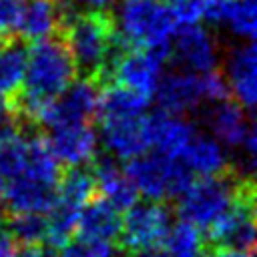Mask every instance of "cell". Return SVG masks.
Here are the masks:
<instances>
[{
	"instance_id": "8fae6325",
	"label": "cell",
	"mask_w": 257,
	"mask_h": 257,
	"mask_svg": "<svg viewBox=\"0 0 257 257\" xmlns=\"http://www.w3.org/2000/svg\"><path fill=\"white\" fill-rule=\"evenodd\" d=\"M201 120L209 128L211 137H215L229 151H237L249 131L255 128L251 112L231 96L209 102V106L201 112Z\"/></svg>"
},
{
	"instance_id": "8d00e7d4",
	"label": "cell",
	"mask_w": 257,
	"mask_h": 257,
	"mask_svg": "<svg viewBox=\"0 0 257 257\" xmlns=\"http://www.w3.org/2000/svg\"><path fill=\"white\" fill-rule=\"evenodd\" d=\"M86 2H88L90 6H94V8H100V10H102V8H104V6H108L112 0H86Z\"/></svg>"
},
{
	"instance_id": "7c38bea8",
	"label": "cell",
	"mask_w": 257,
	"mask_h": 257,
	"mask_svg": "<svg viewBox=\"0 0 257 257\" xmlns=\"http://www.w3.org/2000/svg\"><path fill=\"white\" fill-rule=\"evenodd\" d=\"M46 143L60 163V167L88 165L90 159L98 153V135L94 122H78L54 126L44 133Z\"/></svg>"
},
{
	"instance_id": "74e56055",
	"label": "cell",
	"mask_w": 257,
	"mask_h": 257,
	"mask_svg": "<svg viewBox=\"0 0 257 257\" xmlns=\"http://www.w3.org/2000/svg\"><path fill=\"white\" fill-rule=\"evenodd\" d=\"M2 42H4V38H0V44H2Z\"/></svg>"
},
{
	"instance_id": "603a6c76",
	"label": "cell",
	"mask_w": 257,
	"mask_h": 257,
	"mask_svg": "<svg viewBox=\"0 0 257 257\" xmlns=\"http://www.w3.org/2000/svg\"><path fill=\"white\" fill-rule=\"evenodd\" d=\"M26 68V48L22 42L8 38L0 44V96L14 98L22 90Z\"/></svg>"
},
{
	"instance_id": "484cf974",
	"label": "cell",
	"mask_w": 257,
	"mask_h": 257,
	"mask_svg": "<svg viewBox=\"0 0 257 257\" xmlns=\"http://www.w3.org/2000/svg\"><path fill=\"white\" fill-rule=\"evenodd\" d=\"M4 229L12 235L16 245H40L46 241L44 213H8Z\"/></svg>"
},
{
	"instance_id": "d590c367",
	"label": "cell",
	"mask_w": 257,
	"mask_h": 257,
	"mask_svg": "<svg viewBox=\"0 0 257 257\" xmlns=\"http://www.w3.org/2000/svg\"><path fill=\"white\" fill-rule=\"evenodd\" d=\"M8 207H6V203H4V199H2V195H0V227H4V221H6V217H8Z\"/></svg>"
},
{
	"instance_id": "7402d4cb",
	"label": "cell",
	"mask_w": 257,
	"mask_h": 257,
	"mask_svg": "<svg viewBox=\"0 0 257 257\" xmlns=\"http://www.w3.org/2000/svg\"><path fill=\"white\" fill-rule=\"evenodd\" d=\"M60 26L62 22L56 0H24L16 34H20L28 42H34L60 34Z\"/></svg>"
},
{
	"instance_id": "ba28073f",
	"label": "cell",
	"mask_w": 257,
	"mask_h": 257,
	"mask_svg": "<svg viewBox=\"0 0 257 257\" xmlns=\"http://www.w3.org/2000/svg\"><path fill=\"white\" fill-rule=\"evenodd\" d=\"M173 225V209L169 201H135L128 209H124L122 229L118 235V245L122 251H133L147 245L163 243L167 231Z\"/></svg>"
},
{
	"instance_id": "cb8c5ba5",
	"label": "cell",
	"mask_w": 257,
	"mask_h": 257,
	"mask_svg": "<svg viewBox=\"0 0 257 257\" xmlns=\"http://www.w3.org/2000/svg\"><path fill=\"white\" fill-rule=\"evenodd\" d=\"M96 195V183L94 175L88 165H74V167H62V173L56 183V197L74 205L82 207L88 199Z\"/></svg>"
},
{
	"instance_id": "ac0fdd59",
	"label": "cell",
	"mask_w": 257,
	"mask_h": 257,
	"mask_svg": "<svg viewBox=\"0 0 257 257\" xmlns=\"http://www.w3.org/2000/svg\"><path fill=\"white\" fill-rule=\"evenodd\" d=\"M120 229H122V213L96 193L80 207L74 235L116 243Z\"/></svg>"
},
{
	"instance_id": "e0dca14e",
	"label": "cell",
	"mask_w": 257,
	"mask_h": 257,
	"mask_svg": "<svg viewBox=\"0 0 257 257\" xmlns=\"http://www.w3.org/2000/svg\"><path fill=\"white\" fill-rule=\"evenodd\" d=\"M88 167H90V171L94 175L96 193L100 197H104L120 213L124 209H128L139 199V193H137L135 185L124 175L122 165L118 163V159H114L112 155H108L102 149H98V153L90 159Z\"/></svg>"
},
{
	"instance_id": "ffe728a7",
	"label": "cell",
	"mask_w": 257,
	"mask_h": 257,
	"mask_svg": "<svg viewBox=\"0 0 257 257\" xmlns=\"http://www.w3.org/2000/svg\"><path fill=\"white\" fill-rule=\"evenodd\" d=\"M149 102H151V96H145L116 82H104L100 84V90H98L94 122L104 118L143 116L149 110Z\"/></svg>"
},
{
	"instance_id": "83f0119b",
	"label": "cell",
	"mask_w": 257,
	"mask_h": 257,
	"mask_svg": "<svg viewBox=\"0 0 257 257\" xmlns=\"http://www.w3.org/2000/svg\"><path fill=\"white\" fill-rule=\"evenodd\" d=\"M124 251L114 241H102L82 235H72L62 247L56 249V257H122Z\"/></svg>"
},
{
	"instance_id": "8992f818",
	"label": "cell",
	"mask_w": 257,
	"mask_h": 257,
	"mask_svg": "<svg viewBox=\"0 0 257 257\" xmlns=\"http://www.w3.org/2000/svg\"><path fill=\"white\" fill-rule=\"evenodd\" d=\"M209 247H233L253 251L255 247V181L243 177L237 185L231 205L203 229Z\"/></svg>"
},
{
	"instance_id": "f1b7e54d",
	"label": "cell",
	"mask_w": 257,
	"mask_h": 257,
	"mask_svg": "<svg viewBox=\"0 0 257 257\" xmlns=\"http://www.w3.org/2000/svg\"><path fill=\"white\" fill-rule=\"evenodd\" d=\"M177 22V26L197 24L203 18L205 0H167L165 2Z\"/></svg>"
},
{
	"instance_id": "e575fe53",
	"label": "cell",
	"mask_w": 257,
	"mask_h": 257,
	"mask_svg": "<svg viewBox=\"0 0 257 257\" xmlns=\"http://www.w3.org/2000/svg\"><path fill=\"white\" fill-rule=\"evenodd\" d=\"M16 249H18V245L12 239V235L4 227H0V257H14Z\"/></svg>"
},
{
	"instance_id": "4dcf8cb0",
	"label": "cell",
	"mask_w": 257,
	"mask_h": 257,
	"mask_svg": "<svg viewBox=\"0 0 257 257\" xmlns=\"http://www.w3.org/2000/svg\"><path fill=\"white\" fill-rule=\"evenodd\" d=\"M22 4L24 0H0V38L8 40L16 36Z\"/></svg>"
},
{
	"instance_id": "30bf717a",
	"label": "cell",
	"mask_w": 257,
	"mask_h": 257,
	"mask_svg": "<svg viewBox=\"0 0 257 257\" xmlns=\"http://www.w3.org/2000/svg\"><path fill=\"white\" fill-rule=\"evenodd\" d=\"M167 60L149 48H126L110 64L106 82L122 84L145 96H153Z\"/></svg>"
},
{
	"instance_id": "d4e9b609",
	"label": "cell",
	"mask_w": 257,
	"mask_h": 257,
	"mask_svg": "<svg viewBox=\"0 0 257 257\" xmlns=\"http://www.w3.org/2000/svg\"><path fill=\"white\" fill-rule=\"evenodd\" d=\"M163 247L169 251L171 257H203L207 243L199 227L179 219L167 231L163 239Z\"/></svg>"
},
{
	"instance_id": "3957f363",
	"label": "cell",
	"mask_w": 257,
	"mask_h": 257,
	"mask_svg": "<svg viewBox=\"0 0 257 257\" xmlns=\"http://www.w3.org/2000/svg\"><path fill=\"white\" fill-rule=\"evenodd\" d=\"M74 78L76 68L60 34L30 42L20 94L32 100H48L60 94Z\"/></svg>"
},
{
	"instance_id": "277c9868",
	"label": "cell",
	"mask_w": 257,
	"mask_h": 257,
	"mask_svg": "<svg viewBox=\"0 0 257 257\" xmlns=\"http://www.w3.org/2000/svg\"><path fill=\"white\" fill-rule=\"evenodd\" d=\"M122 171L139 195L155 201L177 199L195 179L193 171L181 157H169L153 149H147L145 153L124 161Z\"/></svg>"
},
{
	"instance_id": "9a60e30c",
	"label": "cell",
	"mask_w": 257,
	"mask_h": 257,
	"mask_svg": "<svg viewBox=\"0 0 257 257\" xmlns=\"http://www.w3.org/2000/svg\"><path fill=\"white\" fill-rule=\"evenodd\" d=\"M153 96H157L159 108L181 116L195 112L205 104L201 76L197 72H189L181 68L161 74Z\"/></svg>"
},
{
	"instance_id": "f546056e",
	"label": "cell",
	"mask_w": 257,
	"mask_h": 257,
	"mask_svg": "<svg viewBox=\"0 0 257 257\" xmlns=\"http://www.w3.org/2000/svg\"><path fill=\"white\" fill-rule=\"evenodd\" d=\"M199 76H201V88H203L205 104L217 102V100H223V98L231 96L229 86H227V80H225L223 72H219L217 68L207 70V72H201Z\"/></svg>"
},
{
	"instance_id": "2e32d148",
	"label": "cell",
	"mask_w": 257,
	"mask_h": 257,
	"mask_svg": "<svg viewBox=\"0 0 257 257\" xmlns=\"http://www.w3.org/2000/svg\"><path fill=\"white\" fill-rule=\"evenodd\" d=\"M145 116V114H143ZM143 116L104 118L98 122V147L118 161H128L149 149ZM94 122V124H96Z\"/></svg>"
},
{
	"instance_id": "d6a6232c",
	"label": "cell",
	"mask_w": 257,
	"mask_h": 257,
	"mask_svg": "<svg viewBox=\"0 0 257 257\" xmlns=\"http://www.w3.org/2000/svg\"><path fill=\"white\" fill-rule=\"evenodd\" d=\"M122 257H171V255L163 247V243H159V245H147V247H139L133 251H124Z\"/></svg>"
},
{
	"instance_id": "4316f807",
	"label": "cell",
	"mask_w": 257,
	"mask_h": 257,
	"mask_svg": "<svg viewBox=\"0 0 257 257\" xmlns=\"http://www.w3.org/2000/svg\"><path fill=\"white\" fill-rule=\"evenodd\" d=\"M223 26L241 38L253 40L257 30V0H227Z\"/></svg>"
},
{
	"instance_id": "7a4b0ae2",
	"label": "cell",
	"mask_w": 257,
	"mask_h": 257,
	"mask_svg": "<svg viewBox=\"0 0 257 257\" xmlns=\"http://www.w3.org/2000/svg\"><path fill=\"white\" fill-rule=\"evenodd\" d=\"M114 34L120 46L149 48L169 60L171 36L177 22L169 6L161 0H122L112 16Z\"/></svg>"
},
{
	"instance_id": "d6986e66",
	"label": "cell",
	"mask_w": 257,
	"mask_h": 257,
	"mask_svg": "<svg viewBox=\"0 0 257 257\" xmlns=\"http://www.w3.org/2000/svg\"><path fill=\"white\" fill-rule=\"evenodd\" d=\"M2 199L10 213H46L56 201V187L18 175L6 183Z\"/></svg>"
},
{
	"instance_id": "6da1fadb",
	"label": "cell",
	"mask_w": 257,
	"mask_h": 257,
	"mask_svg": "<svg viewBox=\"0 0 257 257\" xmlns=\"http://www.w3.org/2000/svg\"><path fill=\"white\" fill-rule=\"evenodd\" d=\"M60 36L72 56L76 76L106 82L110 64L124 50L114 34L112 14L104 8L76 12L60 30Z\"/></svg>"
},
{
	"instance_id": "9c48e42d",
	"label": "cell",
	"mask_w": 257,
	"mask_h": 257,
	"mask_svg": "<svg viewBox=\"0 0 257 257\" xmlns=\"http://www.w3.org/2000/svg\"><path fill=\"white\" fill-rule=\"evenodd\" d=\"M169 60L181 70L189 72H207L217 68L219 62V46L215 36L197 24L177 26L171 36Z\"/></svg>"
},
{
	"instance_id": "836d02e7",
	"label": "cell",
	"mask_w": 257,
	"mask_h": 257,
	"mask_svg": "<svg viewBox=\"0 0 257 257\" xmlns=\"http://www.w3.org/2000/svg\"><path fill=\"white\" fill-rule=\"evenodd\" d=\"M203 257H253V251H241L233 247H209L205 249Z\"/></svg>"
},
{
	"instance_id": "5b68a950",
	"label": "cell",
	"mask_w": 257,
	"mask_h": 257,
	"mask_svg": "<svg viewBox=\"0 0 257 257\" xmlns=\"http://www.w3.org/2000/svg\"><path fill=\"white\" fill-rule=\"evenodd\" d=\"M241 179L243 177L233 167L217 175L195 177L175 199L179 219L193 223L201 231L207 229L231 205Z\"/></svg>"
},
{
	"instance_id": "4fadbf2b",
	"label": "cell",
	"mask_w": 257,
	"mask_h": 257,
	"mask_svg": "<svg viewBox=\"0 0 257 257\" xmlns=\"http://www.w3.org/2000/svg\"><path fill=\"white\" fill-rule=\"evenodd\" d=\"M143 124L149 149L169 157H181V153L197 133L191 120L181 114L167 112L163 108H155L151 112L147 110L143 116Z\"/></svg>"
},
{
	"instance_id": "5bb4252c",
	"label": "cell",
	"mask_w": 257,
	"mask_h": 257,
	"mask_svg": "<svg viewBox=\"0 0 257 257\" xmlns=\"http://www.w3.org/2000/svg\"><path fill=\"white\" fill-rule=\"evenodd\" d=\"M223 76L227 80L231 98H235L245 110L253 112L257 102V56L253 40L229 48Z\"/></svg>"
},
{
	"instance_id": "1f68e13d",
	"label": "cell",
	"mask_w": 257,
	"mask_h": 257,
	"mask_svg": "<svg viewBox=\"0 0 257 257\" xmlns=\"http://www.w3.org/2000/svg\"><path fill=\"white\" fill-rule=\"evenodd\" d=\"M14 257H56V249L48 247L46 243H40V245H18Z\"/></svg>"
},
{
	"instance_id": "52a82bcc",
	"label": "cell",
	"mask_w": 257,
	"mask_h": 257,
	"mask_svg": "<svg viewBox=\"0 0 257 257\" xmlns=\"http://www.w3.org/2000/svg\"><path fill=\"white\" fill-rule=\"evenodd\" d=\"M100 84L92 78H74L60 94L40 104L32 124L40 131H48L64 124L94 122Z\"/></svg>"
},
{
	"instance_id": "44dd1931",
	"label": "cell",
	"mask_w": 257,
	"mask_h": 257,
	"mask_svg": "<svg viewBox=\"0 0 257 257\" xmlns=\"http://www.w3.org/2000/svg\"><path fill=\"white\" fill-rule=\"evenodd\" d=\"M185 165L193 171L195 177L201 175H217L231 169V157L225 147L211 135H201L199 131L193 135L185 151L181 153Z\"/></svg>"
}]
</instances>
